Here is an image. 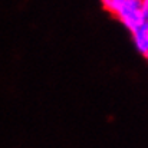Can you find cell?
Masks as SVG:
<instances>
[{"label":"cell","mask_w":148,"mask_h":148,"mask_svg":"<svg viewBox=\"0 0 148 148\" xmlns=\"http://www.w3.org/2000/svg\"><path fill=\"white\" fill-rule=\"evenodd\" d=\"M144 25H145V26H147V27H148V17H147V19H145V22H144Z\"/></svg>","instance_id":"cell-5"},{"label":"cell","mask_w":148,"mask_h":148,"mask_svg":"<svg viewBox=\"0 0 148 148\" xmlns=\"http://www.w3.org/2000/svg\"><path fill=\"white\" fill-rule=\"evenodd\" d=\"M122 3H124V0H105V1H103V6H105L111 13L116 14V13L119 12Z\"/></svg>","instance_id":"cell-3"},{"label":"cell","mask_w":148,"mask_h":148,"mask_svg":"<svg viewBox=\"0 0 148 148\" xmlns=\"http://www.w3.org/2000/svg\"><path fill=\"white\" fill-rule=\"evenodd\" d=\"M102 1H105V0H102Z\"/></svg>","instance_id":"cell-6"},{"label":"cell","mask_w":148,"mask_h":148,"mask_svg":"<svg viewBox=\"0 0 148 148\" xmlns=\"http://www.w3.org/2000/svg\"><path fill=\"white\" fill-rule=\"evenodd\" d=\"M132 35H134V42H135L138 50L145 58H148V27L145 25H143L141 27L135 29L132 32Z\"/></svg>","instance_id":"cell-2"},{"label":"cell","mask_w":148,"mask_h":148,"mask_svg":"<svg viewBox=\"0 0 148 148\" xmlns=\"http://www.w3.org/2000/svg\"><path fill=\"white\" fill-rule=\"evenodd\" d=\"M141 10H143V14L144 17H148V0H143L141 1Z\"/></svg>","instance_id":"cell-4"},{"label":"cell","mask_w":148,"mask_h":148,"mask_svg":"<svg viewBox=\"0 0 148 148\" xmlns=\"http://www.w3.org/2000/svg\"><path fill=\"white\" fill-rule=\"evenodd\" d=\"M141 1L143 0H124L119 12L116 13L118 19L131 30L141 27L145 22V17L141 10Z\"/></svg>","instance_id":"cell-1"}]
</instances>
